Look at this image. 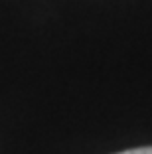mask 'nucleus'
<instances>
[{"instance_id":"nucleus-1","label":"nucleus","mask_w":152,"mask_h":154,"mask_svg":"<svg viewBox=\"0 0 152 154\" xmlns=\"http://www.w3.org/2000/svg\"><path fill=\"white\" fill-rule=\"evenodd\" d=\"M116 154H152V146H142V148H130V150H123Z\"/></svg>"}]
</instances>
